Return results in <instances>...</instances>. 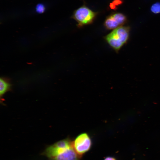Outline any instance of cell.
<instances>
[{
	"mask_svg": "<svg viewBox=\"0 0 160 160\" xmlns=\"http://www.w3.org/2000/svg\"><path fill=\"white\" fill-rule=\"evenodd\" d=\"M45 6L41 4H38L36 5V12L39 13L43 12L45 11Z\"/></svg>",
	"mask_w": 160,
	"mask_h": 160,
	"instance_id": "obj_8",
	"label": "cell"
},
{
	"mask_svg": "<svg viewBox=\"0 0 160 160\" xmlns=\"http://www.w3.org/2000/svg\"><path fill=\"white\" fill-rule=\"evenodd\" d=\"M11 84L9 79L4 77H1L0 79V95L2 96L6 92L10 90Z\"/></svg>",
	"mask_w": 160,
	"mask_h": 160,
	"instance_id": "obj_6",
	"label": "cell"
},
{
	"mask_svg": "<svg viewBox=\"0 0 160 160\" xmlns=\"http://www.w3.org/2000/svg\"><path fill=\"white\" fill-rule=\"evenodd\" d=\"M98 13L84 5L74 11L72 18L77 22V26L81 27L92 23Z\"/></svg>",
	"mask_w": 160,
	"mask_h": 160,
	"instance_id": "obj_3",
	"label": "cell"
},
{
	"mask_svg": "<svg viewBox=\"0 0 160 160\" xmlns=\"http://www.w3.org/2000/svg\"><path fill=\"white\" fill-rule=\"evenodd\" d=\"M103 160H116L114 157L112 156H107L105 157Z\"/></svg>",
	"mask_w": 160,
	"mask_h": 160,
	"instance_id": "obj_10",
	"label": "cell"
},
{
	"mask_svg": "<svg viewBox=\"0 0 160 160\" xmlns=\"http://www.w3.org/2000/svg\"><path fill=\"white\" fill-rule=\"evenodd\" d=\"M73 144L75 151L81 157L90 149L92 142L87 133H83L76 137Z\"/></svg>",
	"mask_w": 160,
	"mask_h": 160,
	"instance_id": "obj_4",
	"label": "cell"
},
{
	"mask_svg": "<svg viewBox=\"0 0 160 160\" xmlns=\"http://www.w3.org/2000/svg\"><path fill=\"white\" fill-rule=\"evenodd\" d=\"M151 11L155 13L160 12V3H156L153 4L151 8Z\"/></svg>",
	"mask_w": 160,
	"mask_h": 160,
	"instance_id": "obj_7",
	"label": "cell"
},
{
	"mask_svg": "<svg viewBox=\"0 0 160 160\" xmlns=\"http://www.w3.org/2000/svg\"><path fill=\"white\" fill-rule=\"evenodd\" d=\"M122 1L121 0H114L110 4V7L111 9H114L116 8V5L121 4Z\"/></svg>",
	"mask_w": 160,
	"mask_h": 160,
	"instance_id": "obj_9",
	"label": "cell"
},
{
	"mask_svg": "<svg viewBox=\"0 0 160 160\" xmlns=\"http://www.w3.org/2000/svg\"><path fill=\"white\" fill-rule=\"evenodd\" d=\"M126 20V17L123 14L120 13H113L106 17L104 25L107 30H113L121 26Z\"/></svg>",
	"mask_w": 160,
	"mask_h": 160,
	"instance_id": "obj_5",
	"label": "cell"
},
{
	"mask_svg": "<svg viewBox=\"0 0 160 160\" xmlns=\"http://www.w3.org/2000/svg\"><path fill=\"white\" fill-rule=\"evenodd\" d=\"M42 154L49 160H80L73 141L68 139L60 140L47 147Z\"/></svg>",
	"mask_w": 160,
	"mask_h": 160,
	"instance_id": "obj_1",
	"label": "cell"
},
{
	"mask_svg": "<svg viewBox=\"0 0 160 160\" xmlns=\"http://www.w3.org/2000/svg\"><path fill=\"white\" fill-rule=\"evenodd\" d=\"M130 28L121 26L113 30L104 38L109 45L118 52L127 42L129 37Z\"/></svg>",
	"mask_w": 160,
	"mask_h": 160,
	"instance_id": "obj_2",
	"label": "cell"
}]
</instances>
